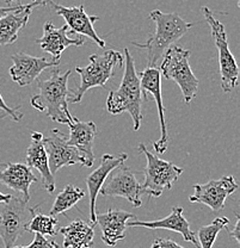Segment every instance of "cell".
I'll return each instance as SVG.
<instances>
[{
	"instance_id": "ba28073f",
	"label": "cell",
	"mask_w": 240,
	"mask_h": 248,
	"mask_svg": "<svg viewBox=\"0 0 240 248\" xmlns=\"http://www.w3.org/2000/svg\"><path fill=\"white\" fill-rule=\"evenodd\" d=\"M202 14L205 16L206 20L210 28L211 35L215 41L216 49L219 54V66H220V76H221V87L224 92L229 93L236 86H238L239 79V67L237 64L236 59L233 54L231 53L227 42V33L224 30V24L219 22L213 14L211 10L207 6L202 7Z\"/></svg>"
},
{
	"instance_id": "484cf974",
	"label": "cell",
	"mask_w": 240,
	"mask_h": 248,
	"mask_svg": "<svg viewBox=\"0 0 240 248\" xmlns=\"http://www.w3.org/2000/svg\"><path fill=\"white\" fill-rule=\"evenodd\" d=\"M56 226H58V219L55 217L36 213L32 218V221L27 224L25 232L41 234L43 236H46V235L54 236L58 232Z\"/></svg>"
},
{
	"instance_id": "8992f818",
	"label": "cell",
	"mask_w": 240,
	"mask_h": 248,
	"mask_svg": "<svg viewBox=\"0 0 240 248\" xmlns=\"http://www.w3.org/2000/svg\"><path fill=\"white\" fill-rule=\"evenodd\" d=\"M22 197L11 196L10 201L0 204V237L4 248H14L17 240L25 232L38 205L29 206Z\"/></svg>"
},
{
	"instance_id": "f546056e",
	"label": "cell",
	"mask_w": 240,
	"mask_h": 248,
	"mask_svg": "<svg viewBox=\"0 0 240 248\" xmlns=\"http://www.w3.org/2000/svg\"><path fill=\"white\" fill-rule=\"evenodd\" d=\"M237 221L236 224H234L233 228L231 231H228V235L232 237V239L236 240L237 242H240V216L237 214Z\"/></svg>"
},
{
	"instance_id": "30bf717a",
	"label": "cell",
	"mask_w": 240,
	"mask_h": 248,
	"mask_svg": "<svg viewBox=\"0 0 240 248\" xmlns=\"http://www.w3.org/2000/svg\"><path fill=\"white\" fill-rule=\"evenodd\" d=\"M46 152L48 155L49 170L55 174L59 170L71 165H81L87 167V162L77 148L67 143V136L58 129H53L48 138H43Z\"/></svg>"
},
{
	"instance_id": "7c38bea8",
	"label": "cell",
	"mask_w": 240,
	"mask_h": 248,
	"mask_svg": "<svg viewBox=\"0 0 240 248\" xmlns=\"http://www.w3.org/2000/svg\"><path fill=\"white\" fill-rule=\"evenodd\" d=\"M140 79V85L143 93L146 92L152 93L154 100L157 103L159 112L160 129H161V136L158 141L152 142L153 143L154 152L158 154H164L167 151L169 146V134L166 129V120H165V107L162 104V95H161V74H160L159 68L157 66L147 67L144 71L139 74Z\"/></svg>"
},
{
	"instance_id": "83f0119b",
	"label": "cell",
	"mask_w": 240,
	"mask_h": 248,
	"mask_svg": "<svg viewBox=\"0 0 240 248\" xmlns=\"http://www.w3.org/2000/svg\"><path fill=\"white\" fill-rule=\"evenodd\" d=\"M20 105H17L16 108H10L9 105L4 102L1 94H0V110L5 113L4 116H9V117H11L15 122H20V120L23 118V113L18 111Z\"/></svg>"
},
{
	"instance_id": "277c9868",
	"label": "cell",
	"mask_w": 240,
	"mask_h": 248,
	"mask_svg": "<svg viewBox=\"0 0 240 248\" xmlns=\"http://www.w3.org/2000/svg\"><path fill=\"white\" fill-rule=\"evenodd\" d=\"M125 64V58L113 49H108L102 54H92L90 63L86 67H77L76 71L80 76V82L72 95L69 103L81 102L84 94L94 87H105L107 82L113 77L115 68H121Z\"/></svg>"
},
{
	"instance_id": "4fadbf2b",
	"label": "cell",
	"mask_w": 240,
	"mask_h": 248,
	"mask_svg": "<svg viewBox=\"0 0 240 248\" xmlns=\"http://www.w3.org/2000/svg\"><path fill=\"white\" fill-rule=\"evenodd\" d=\"M51 6L55 10L56 14L61 16L66 20V25L68 27V29H71L69 32L79 33L80 36H85V37L94 41L100 48H105L107 43L98 35L94 28V23L97 22L99 17L87 15L84 9V4H81L80 6L66 7L63 6V5L51 2Z\"/></svg>"
},
{
	"instance_id": "2e32d148",
	"label": "cell",
	"mask_w": 240,
	"mask_h": 248,
	"mask_svg": "<svg viewBox=\"0 0 240 248\" xmlns=\"http://www.w3.org/2000/svg\"><path fill=\"white\" fill-rule=\"evenodd\" d=\"M127 227H130V228H133V227H143V228L153 229V231L167 229V231L179 232L185 241L193 244V246L196 248H200L195 232L190 229L189 222L184 217V210L180 206H174L171 209V214L165 217V218L157 219V221H140V219H134V221L128 222Z\"/></svg>"
},
{
	"instance_id": "ac0fdd59",
	"label": "cell",
	"mask_w": 240,
	"mask_h": 248,
	"mask_svg": "<svg viewBox=\"0 0 240 248\" xmlns=\"http://www.w3.org/2000/svg\"><path fill=\"white\" fill-rule=\"evenodd\" d=\"M38 43L43 51L50 54L54 61L60 62L61 54L68 46H84L85 38L79 36L78 38L68 37V27L64 25L60 29L54 27L51 22H46L43 27V36L38 38Z\"/></svg>"
},
{
	"instance_id": "cb8c5ba5",
	"label": "cell",
	"mask_w": 240,
	"mask_h": 248,
	"mask_svg": "<svg viewBox=\"0 0 240 248\" xmlns=\"http://www.w3.org/2000/svg\"><path fill=\"white\" fill-rule=\"evenodd\" d=\"M84 197L85 192L81 188L76 187V186L72 184L66 185L64 190L56 196L55 202H54L53 206H51L50 216L55 217L61 215V214L67 213Z\"/></svg>"
},
{
	"instance_id": "5b68a950",
	"label": "cell",
	"mask_w": 240,
	"mask_h": 248,
	"mask_svg": "<svg viewBox=\"0 0 240 248\" xmlns=\"http://www.w3.org/2000/svg\"><path fill=\"white\" fill-rule=\"evenodd\" d=\"M164 54V60L159 68L160 74L166 79L174 80L182 91L185 104H190L197 95L200 84L189 64L190 50L171 46Z\"/></svg>"
},
{
	"instance_id": "7402d4cb",
	"label": "cell",
	"mask_w": 240,
	"mask_h": 248,
	"mask_svg": "<svg viewBox=\"0 0 240 248\" xmlns=\"http://www.w3.org/2000/svg\"><path fill=\"white\" fill-rule=\"evenodd\" d=\"M36 6H41L40 2L32 1L20 5L17 10L0 18V46H9L16 42L19 32L29 20L32 9Z\"/></svg>"
},
{
	"instance_id": "44dd1931",
	"label": "cell",
	"mask_w": 240,
	"mask_h": 248,
	"mask_svg": "<svg viewBox=\"0 0 240 248\" xmlns=\"http://www.w3.org/2000/svg\"><path fill=\"white\" fill-rule=\"evenodd\" d=\"M42 133L32 131V143L27 149V166L30 169H36L41 174V182L43 187L49 193L55 191V179L49 170L48 155L46 152L45 144H43Z\"/></svg>"
},
{
	"instance_id": "e0dca14e",
	"label": "cell",
	"mask_w": 240,
	"mask_h": 248,
	"mask_svg": "<svg viewBox=\"0 0 240 248\" xmlns=\"http://www.w3.org/2000/svg\"><path fill=\"white\" fill-rule=\"evenodd\" d=\"M129 219H138V217L121 209H109L107 213L96 215V224L98 223L100 227L103 242L108 246L115 247L118 241L125 240Z\"/></svg>"
},
{
	"instance_id": "d4e9b609",
	"label": "cell",
	"mask_w": 240,
	"mask_h": 248,
	"mask_svg": "<svg viewBox=\"0 0 240 248\" xmlns=\"http://www.w3.org/2000/svg\"><path fill=\"white\" fill-rule=\"evenodd\" d=\"M229 223L227 217H218L208 226H203L197 232V241L200 248H213L219 232L226 228Z\"/></svg>"
},
{
	"instance_id": "52a82bcc",
	"label": "cell",
	"mask_w": 240,
	"mask_h": 248,
	"mask_svg": "<svg viewBox=\"0 0 240 248\" xmlns=\"http://www.w3.org/2000/svg\"><path fill=\"white\" fill-rule=\"evenodd\" d=\"M139 152L146 156V167L144 170V183L143 184L146 195L158 198L166 190H171L177 182L183 169L176 166L174 162L165 161L147 149L144 143H139Z\"/></svg>"
},
{
	"instance_id": "1f68e13d",
	"label": "cell",
	"mask_w": 240,
	"mask_h": 248,
	"mask_svg": "<svg viewBox=\"0 0 240 248\" xmlns=\"http://www.w3.org/2000/svg\"><path fill=\"white\" fill-rule=\"evenodd\" d=\"M5 1L7 2V4H11V2L16 1V0H5ZM32 1H38L41 4V6H45V5H51V0H32Z\"/></svg>"
},
{
	"instance_id": "9a60e30c",
	"label": "cell",
	"mask_w": 240,
	"mask_h": 248,
	"mask_svg": "<svg viewBox=\"0 0 240 248\" xmlns=\"http://www.w3.org/2000/svg\"><path fill=\"white\" fill-rule=\"evenodd\" d=\"M128 159V155L126 153H120L118 155L104 154L100 157L99 166L97 170H95L91 174L86 177V185L89 190L90 197V221L92 224H96V202L97 196L99 193L100 188L105 183L107 178L116 167L120 165L125 164L126 160Z\"/></svg>"
},
{
	"instance_id": "7a4b0ae2",
	"label": "cell",
	"mask_w": 240,
	"mask_h": 248,
	"mask_svg": "<svg viewBox=\"0 0 240 248\" xmlns=\"http://www.w3.org/2000/svg\"><path fill=\"white\" fill-rule=\"evenodd\" d=\"M72 72L60 73L54 67L50 77L46 80H38L37 92L30 99L33 108L46 112L49 118L56 123L67 124L72 115L68 110V86L67 81Z\"/></svg>"
},
{
	"instance_id": "9c48e42d",
	"label": "cell",
	"mask_w": 240,
	"mask_h": 248,
	"mask_svg": "<svg viewBox=\"0 0 240 248\" xmlns=\"http://www.w3.org/2000/svg\"><path fill=\"white\" fill-rule=\"evenodd\" d=\"M99 192L107 197L125 198L134 208L143 205L141 196L146 195L144 186L136 180L133 170L125 164L112 170Z\"/></svg>"
},
{
	"instance_id": "836d02e7",
	"label": "cell",
	"mask_w": 240,
	"mask_h": 248,
	"mask_svg": "<svg viewBox=\"0 0 240 248\" xmlns=\"http://www.w3.org/2000/svg\"><path fill=\"white\" fill-rule=\"evenodd\" d=\"M81 248H91V247H81Z\"/></svg>"
},
{
	"instance_id": "3957f363",
	"label": "cell",
	"mask_w": 240,
	"mask_h": 248,
	"mask_svg": "<svg viewBox=\"0 0 240 248\" xmlns=\"http://www.w3.org/2000/svg\"><path fill=\"white\" fill-rule=\"evenodd\" d=\"M149 18L156 24L154 33L144 43L133 42L134 46L147 50V67L156 66L165 51L182 38L193 27L192 23L183 19L176 12L164 14L159 10H153Z\"/></svg>"
},
{
	"instance_id": "f1b7e54d",
	"label": "cell",
	"mask_w": 240,
	"mask_h": 248,
	"mask_svg": "<svg viewBox=\"0 0 240 248\" xmlns=\"http://www.w3.org/2000/svg\"><path fill=\"white\" fill-rule=\"evenodd\" d=\"M149 248H184L170 239H156Z\"/></svg>"
},
{
	"instance_id": "d6986e66",
	"label": "cell",
	"mask_w": 240,
	"mask_h": 248,
	"mask_svg": "<svg viewBox=\"0 0 240 248\" xmlns=\"http://www.w3.org/2000/svg\"><path fill=\"white\" fill-rule=\"evenodd\" d=\"M0 184L19 193L25 202L30 201V186L38 179L30 167L18 162H0Z\"/></svg>"
},
{
	"instance_id": "4316f807",
	"label": "cell",
	"mask_w": 240,
	"mask_h": 248,
	"mask_svg": "<svg viewBox=\"0 0 240 248\" xmlns=\"http://www.w3.org/2000/svg\"><path fill=\"white\" fill-rule=\"evenodd\" d=\"M14 248H59V246L53 240L46 239L41 234H35L33 241L30 245H28V246H15Z\"/></svg>"
},
{
	"instance_id": "4dcf8cb0",
	"label": "cell",
	"mask_w": 240,
	"mask_h": 248,
	"mask_svg": "<svg viewBox=\"0 0 240 248\" xmlns=\"http://www.w3.org/2000/svg\"><path fill=\"white\" fill-rule=\"evenodd\" d=\"M20 5H16V6H6V7H0V18L4 17L5 15L10 14V12L15 11V10H17L18 7H19Z\"/></svg>"
},
{
	"instance_id": "d6a6232c",
	"label": "cell",
	"mask_w": 240,
	"mask_h": 248,
	"mask_svg": "<svg viewBox=\"0 0 240 248\" xmlns=\"http://www.w3.org/2000/svg\"><path fill=\"white\" fill-rule=\"evenodd\" d=\"M11 196H12V195H5V193L0 192V204L6 203L7 201H10V198H11Z\"/></svg>"
},
{
	"instance_id": "6da1fadb",
	"label": "cell",
	"mask_w": 240,
	"mask_h": 248,
	"mask_svg": "<svg viewBox=\"0 0 240 248\" xmlns=\"http://www.w3.org/2000/svg\"><path fill=\"white\" fill-rule=\"evenodd\" d=\"M125 58V74L122 82L116 91H112L108 95L107 111L112 115H120L122 112H128L133 118L134 131L140 129L143 121V102L144 93L141 90L140 79L135 69V61L131 56L128 48L123 49Z\"/></svg>"
},
{
	"instance_id": "8fae6325",
	"label": "cell",
	"mask_w": 240,
	"mask_h": 248,
	"mask_svg": "<svg viewBox=\"0 0 240 248\" xmlns=\"http://www.w3.org/2000/svg\"><path fill=\"white\" fill-rule=\"evenodd\" d=\"M238 188L233 175H226L216 180H209L206 184L193 185V195L189 197L192 203H201L209 206L214 213L223 210L227 197L233 195Z\"/></svg>"
},
{
	"instance_id": "5bb4252c",
	"label": "cell",
	"mask_w": 240,
	"mask_h": 248,
	"mask_svg": "<svg viewBox=\"0 0 240 248\" xmlns=\"http://www.w3.org/2000/svg\"><path fill=\"white\" fill-rule=\"evenodd\" d=\"M11 60L14 63L9 69L10 77L19 86L32 85L36 79H38L45 69L50 68V67H59L60 64V62L58 61L32 56L23 51L14 54L11 56Z\"/></svg>"
},
{
	"instance_id": "603a6c76",
	"label": "cell",
	"mask_w": 240,
	"mask_h": 248,
	"mask_svg": "<svg viewBox=\"0 0 240 248\" xmlns=\"http://www.w3.org/2000/svg\"><path fill=\"white\" fill-rule=\"evenodd\" d=\"M60 232L64 236V248L91 247L94 244V228L82 219H74L68 226L60 228Z\"/></svg>"
},
{
	"instance_id": "ffe728a7",
	"label": "cell",
	"mask_w": 240,
	"mask_h": 248,
	"mask_svg": "<svg viewBox=\"0 0 240 248\" xmlns=\"http://www.w3.org/2000/svg\"><path fill=\"white\" fill-rule=\"evenodd\" d=\"M69 136H67V143L74 147L84 155L87 167H91L95 162L94 142L97 135V126L94 122H81L72 116L68 121Z\"/></svg>"
}]
</instances>
